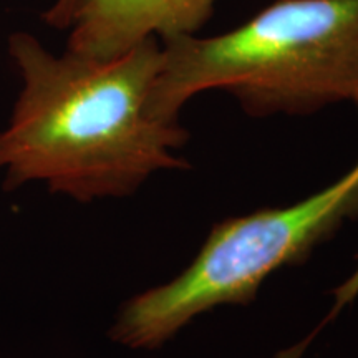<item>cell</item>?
Masks as SVG:
<instances>
[{
  "label": "cell",
  "instance_id": "2",
  "mask_svg": "<svg viewBox=\"0 0 358 358\" xmlns=\"http://www.w3.org/2000/svg\"><path fill=\"white\" fill-rule=\"evenodd\" d=\"M161 53L151 108L168 122L211 90L256 118L358 108V0H275L224 34L161 42Z\"/></svg>",
  "mask_w": 358,
  "mask_h": 358
},
{
  "label": "cell",
  "instance_id": "1",
  "mask_svg": "<svg viewBox=\"0 0 358 358\" xmlns=\"http://www.w3.org/2000/svg\"><path fill=\"white\" fill-rule=\"evenodd\" d=\"M7 48L22 88L0 129L3 191L43 181L53 194L92 203L124 198L151 174L189 166L176 155L187 129L151 108L158 38L106 60L66 48L57 55L22 30Z\"/></svg>",
  "mask_w": 358,
  "mask_h": 358
},
{
  "label": "cell",
  "instance_id": "6",
  "mask_svg": "<svg viewBox=\"0 0 358 358\" xmlns=\"http://www.w3.org/2000/svg\"><path fill=\"white\" fill-rule=\"evenodd\" d=\"M334 295H335L334 308H332V312H330V315L325 319V322L334 319V317L347 306V303L353 302L358 297V266L355 271H353V274L348 277V279L343 282V284L340 285L337 290H335Z\"/></svg>",
  "mask_w": 358,
  "mask_h": 358
},
{
  "label": "cell",
  "instance_id": "4",
  "mask_svg": "<svg viewBox=\"0 0 358 358\" xmlns=\"http://www.w3.org/2000/svg\"><path fill=\"white\" fill-rule=\"evenodd\" d=\"M217 0H87L70 27L66 50L113 58L148 38L196 35Z\"/></svg>",
  "mask_w": 358,
  "mask_h": 358
},
{
  "label": "cell",
  "instance_id": "3",
  "mask_svg": "<svg viewBox=\"0 0 358 358\" xmlns=\"http://www.w3.org/2000/svg\"><path fill=\"white\" fill-rule=\"evenodd\" d=\"M352 217H358V163L299 203L224 219L181 274L124 303L111 340L155 350L201 313L227 303L245 306L268 275L306 261Z\"/></svg>",
  "mask_w": 358,
  "mask_h": 358
},
{
  "label": "cell",
  "instance_id": "5",
  "mask_svg": "<svg viewBox=\"0 0 358 358\" xmlns=\"http://www.w3.org/2000/svg\"><path fill=\"white\" fill-rule=\"evenodd\" d=\"M87 0H55L50 7L42 13V20L50 29L69 30L75 17Z\"/></svg>",
  "mask_w": 358,
  "mask_h": 358
}]
</instances>
